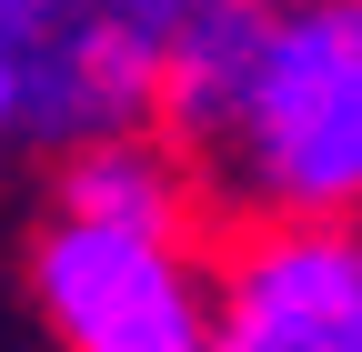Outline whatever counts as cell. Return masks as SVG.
Here are the masks:
<instances>
[{
    "label": "cell",
    "mask_w": 362,
    "mask_h": 352,
    "mask_svg": "<svg viewBox=\"0 0 362 352\" xmlns=\"http://www.w3.org/2000/svg\"><path fill=\"white\" fill-rule=\"evenodd\" d=\"M221 352H362V222H252L221 252Z\"/></svg>",
    "instance_id": "4"
},
{
    "label": "cell",
    "mask_w": 362,
    "mask_h": 352,
    "mask_svg": "<svg viewBox=\"0 0 362 352\" xmlns=\"http://www.w3.org/2000/svg\"><path fill=\"white\" fill-rule=\"evenodd\" d=\"M161 131L192 151L221 232L362 222V0L171 20Z\"/></svg>",
    "instance_id": "1"
},
{
    "label": "cell",
    "mask_w": 362,
    "mask_h": 352,
    "mask_svg": "<svg viewBox=\"0 0 362 352\" xmlns=\"http://www.w3.org/2000/svg\"><path fill=\"white\" fill-rule=\"evenodd\" d=\"M61 0H0V30H30V20H51Z\"/></svg>",
    "instance_id": "7"
},
{
    "label": "cell",
    "mask_w": 362,
    "mask_h": 352,
    "mask_svg": "<svg viewBox=\"0 0 362 352\" xmlns=\"http://www.w3.org/2000/svg\"><path fill=\"white\" fill-rule=\"evenodd\" d=\"M11 131H30V101H21V40L0 30V141Z\"/></svg>",
    "instance_id": "5"
},
{
    "label": "cell",
    "mask_w": 362,
    "mask_h": 352,
    "mask_svg": "<svg viewBox=\"0 0 362 352\" xmlns=\"http://www.w3.org/2000/svg\"><path fill=\"white\" fill-rule=\"evenodd\" d=\"M141 11H161V20H202V11H272V0H141Z\"/></svg>",
    "instance_id": "6"
},
{
    "label": "cell",
    "mask_w": 362,
    "mask_h": 352,
    "mask_svg": "<svg viewBox=\"0 0 362 352\" xmlns=\"http://www.w3.org/2000/svg\"><path fill=\"white\" fill-rule=\"evenodd\" d=\"M21 40V101L40 141H111V131L161 121V71H171V20L141 0H61L51 20L11 30Z\"/></svg>",
    "instance_id": "3"
},
{
    "label": "cell",
    "mask_w": 362,
    "mask_h": 352,
    "mask_svg": "<svg viewBox=\"0 0 362 352\" xmlns=\"http://www.w3.org/2000/svg\"><path fill=\"white\" fill-rule=\"evenodd\" d=\"M30 302L61 352H221V262L202 222L51 211L30 242Z\"/></svg>",
    "instance_id": "2"
}]
</instances>
